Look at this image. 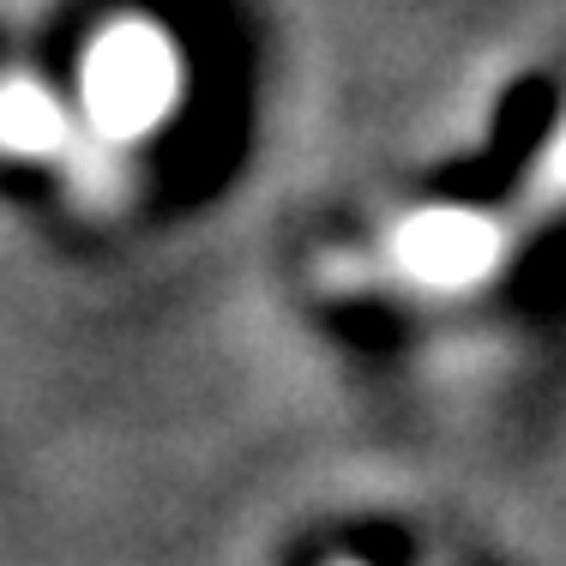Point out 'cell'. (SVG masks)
<instances>
[{
  "label": "cell",
  "instance_id": "1",
  "mask_svg": "<svg viewBox=\"0 0 566 566\" xmlns=\"http://www.w3.org/2000/svg\"><path fill=\"white\" fill-rule=\"evenodd\" d=\"M555 218H566V109L506 199L398 211L368 248L319 253L307 277L326 295H476L512 272V260Z\"/></svg>",
  "mask_w": 566,
  "mask_h": 566
},
{
  "label": "cell",
  "instance_id": "2",
  "mask_svg": "<svg viewBox=\"0 0 566 566\" xmlns=\"http://www.w3.org/2000/svg\"><path fill=\"white\" fill-rule=\"evenodd\" d=\"M73 91H78L85 127L97 139L120 145V151H133L164 120H175V109L187 97L181 43L157 19H145V12H120V19H109L85 43Z\"/></svg>",
  "mask_w": 566,
  "mask_h": 566
},
{
  "label": "cell",
  "instance_id": "3",
  "mask_svg": "<svg viewBox=\"0 0 566 566\" xmlns=\"http://www.w3.org/2000/svg\"><path fill=\"white\" fill-rule=\"evenodd\" d=\"M97 133L73 103L61 97L49 78L36 73H0V157H24V164H73Z\"/></svg>",
  "mask_w": 566,
  "mask_h": 566
},
{
  "label": "cell",
  "instance_id": "4",
  "mask_svg": "<svg viewBox=\"0 0 566 566\" xmlns=\"http://www.w3.org/2000/svg\"><path fill=\"white\" fill-rule=\"evenodd\" d=\"M326 566H368V560H356V555H332Z\"/></svg>",
  "mask_w": 566,
  "mask_h": 566
}]
</instances>
